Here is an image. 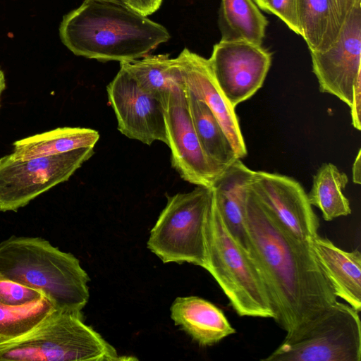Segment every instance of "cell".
Listing matches in <instances>:
<instances>
[{"instance_id":"cell-4","label":"cell","mask_w":361,"mask_h":361,"mask_svg":"<svg viewBox=\"0 0 361 361\" xmlns=\"http://www.w3.org/2000/svg\"><path fill=\"white\" fill-rule=\"evenodd\" d=\"M116 349L85 324L81 312L56 309L25 334L0 341V361H118Z\"/></svg>"},{"instance_id":"cell-20","label":"cell","mask_w":361,"mask_h":361,"mask_svg":"<svg viewBox=\"0 0 361 361\" xmlns=\"http://www.w3.org/2000/svg\"><path fill=\"white\" fill-rule=\"evenodd\" d=\"M188 109L201 147L209 160L224 171L238 159L221 124L209 108L185 87Z\"/></svg>"},{"instance_id":"cell-32","label":"cell","mask_w":361,"mask_h":361,"mask_svg":"<svg viewBox=\"0 0 361 361\" xmlns=\"http://www.w3.org/2000/svg\"><path fill=\"white\" fill-rule=\"evenodd\" d=\"M97 1L111 2V3L121 4V5L126 6H127V4H128L127 0H97Z\"/></svg>"},{"instance_id":"cell-24","label":"cell","mask_w":361,"mask_h":361,"mask_svg":"<svg viewBox=\"0 0 361 361\" xmlns=\"http://www.w3.org/2000/svg\"><path fill=\"white\" fill-rule=\"evenodd\" d=\"M56 310L45 296L35 302L20 307L0 303V341L18 338L39 324Z\"/></svg>"},{"instance_id":"cell-16","label":"cell","mask_w":361,"mask_h":361,"mask_svg":"<svg viewBox=\"0 0 361 361\" xmlns=\"http://www.w3.org/2000/svg\"><path fill=\"white\" fill-rule=\"evenodd\" d=\"M315 257L337 298L361 310V253L345 251L317 235L311 241Z\"/></svg>"},{"instance_id":"cell-22","label":"cell","mask_w":361,"mask_h":361,"mask_svg":"<svg viewBox=\"0 0 361 361\" xmlns=\"http://www.w3.org/2000/svg\"><path fill=\"white\" fill-rule=\"evenodd\" d=\"M218 24L221 40L262 45L268 20L253 0H221Z\"/></svg>"},{"instance_id":"cell-33","label":"cell","mask_w":361,"mask_h":361,"mask_svg":"<svg viewBox=\"0 0 361 361\" xmlns=\"http://www.w3.org/2000/svg\"><path fill=\"white\" fill-rule=\"evenodd\" d=\"M255 4L259 6L263 2H264L266 0H253Z\"/></svg>"},{"instance_id":"cell-25","label":"cell","mask_w":361,"mask_h":361,"mask_svg":"<svg viewBox=\"0 0 361 361\" xmlns=\"http://www.w3.org/2000/svg\"><path fill=\"white\" fill-rule=\"evenodd\" d=\"M44 296L39 290L0 276V303L20 307L38 301Z\"/></svg>"},{"instance_id":"cell-6","label":"cell","mask_w":361,"mask_h":361,"mask_svg":"<svg viewBox=\"0 0 361 361\" xmlns=\"http://www.w3.org/2000/svg\"><path fill=\"white\" fill-rule=\"evenodd\" d=\"M264 361H360L359 312L338 300L287 332Z\"/></svg>"},{"instance_id":"cell-17","label":"cell","mask_w":361,"mask_h":361,"mask_svg":"<svg viewBox=\"0 0 361 361\" xmlns=\"http://www.w3.org/2000/svg\"><path fill=\"white\" fill-rule=\"evenodd\" d=\"M170 311L175 325L200 345H212L235 333L224 312L200 297H178Z\"/></svg>"},{"instance_id":"cell-1","label":"cell","mask_w":361,"mask_h":361,"mask_svg":"<svg viewBox=\"0 0 361 361\" xmlns=\"http://www.w3.org/2000/svg\"><path fill=\"white\" fill-rule=\"evenodd\" d=\"M249 253L264 281L274 319L288 332L337 301L310 241L290 234L249 188L245 200Z\"/></svg>"},{"instance_id":"cell-7","label":"cell","mask_w":361,"mask_h":361,"mask_svg":"<svg viewBox=\"0 0 361 361\" xmlns=\"http://www.w3.org/2000/svg\"><path fill=\"white\" fill-rule=\"evenodd\" d=\"M166 197V204L150 231L148 249L164 263L188 262L206 269L205 230L212 188L197 186Z\"/></svg>"},{"instance_id":"cell-12","label":"cell","mask_w":361,"mask_h":361,"mask_svg":"<svg viewBox=\"0 0 361 361\" xmlns=\"http://www.w3.org/2000/svg\"><path fill=\"white\" fill-rule=\"evenodd\" d=\"M106 92L118 130L123 135L147 145L155 141L167 145L161 101L144 92L122 68L107 85Z\"/></svg>"},{"instance_id":"cell-13","label":"cell","mask_w":361,"mask_h":361,"mask_svg":"<svg viewBox=\"0 0 361 361\" xmlns=\"http://www.w3.org/2000/svg\"><path fill=\"white\" fill-rule=\"evenodd\" d=\"M250 188L295 238L311 241L318 235L319 218L298 181L279 173L254 171Z\"/></svg>"},{"instance_id":"cell-2","label":"cell","mask_w":361,"mask_h":361,"mask_svg":"<svg viewBox=\"0 0 361 361\" xmlns=\"http://www.w3.org/2000/svg\"><path fill=\"white\" fill-rule=\"evenodd\" d=\"M59 33L75 55L102 62L141 59L171 38L164 26L147 16L121 4L97 0H85L64 16Z\"/></svg>"},{"instance_id":"cell-29","label":"cell","mask_w":361,"mask_h":361,"mask_svg":"<svg viewBox=\"0 0 361 361\" xmlns=\"http://www.w3.org/2000/svg\"><path fill=\"white\" fill-rule=\"evenodd\" d=\"M343 25L352 11L357 5L361 4V0H331Z\"/></svg>"},{"instance_id":"cell-19","label":"cell","mask_w":361,"mask_h":361,"mask_svg":"<svg viewBox=\"0 0 361 361\" xmlns=\"http://www.w3.org/2000/svg\"><path fill=\"white\" fill-rule=\"evenodd\" d=\"M99 139V132L92 128H58L15 142L10 155L16 159L55 155L81 147H94Z\"/></svg>"},{"instance_id":"cell-21","label":"cell","mask_w":361,"mask_h":361,"mask_svg":"<svg viewBox=\"0 0 361 361\" xmlns=\"http://www.w3.org/2000/svg\"><path fill=\"white\" fill-rule=\"evenodd\" d=\"M300 35L310 51L329 49L339 36L342 24L331 0H296Z\"/></svg>"},{"instance_id":"cell-31","label":"cell","mask_w":361,"mask_h":361,"mask_svg":"<svg viewBox=\"0 0 361 361\" xmlns=\"http://www.w3.org/2000/svg\"><path fill=\"white\" fill-rule=\"evenodd\" d=\"M6 87V80L5 76L1 70H0V97L2 92Z\"/></svg>"},{"instance_id":"cell-15","label":"cell","mask_w":361,"mask_h":361,"mask_svg":"<svg viewBox=\"0 0 361 361\" xmlns=\"http://www.w3.org/2000/svg\"><path fill=\"white\" fill-rule=\"evenodd\" d=\"M253 173L240 159H237L222 171L211 187L226 226L248 252L250 243L245 221V200Z\"/></svg>"},{"instance_id":"cell-8","label":"cell","mask_w":361,"mask_h":361,"mask_svg":"<svg viewBox=\"0 0 361 361\" xmlns=\"http://www.w3.org/2000/svg\"><path fill=\"white\" fill-rule=\"evenodd\" d=\"M94 147L26 159H0V212L17 211L42 193L68 180L94 154Z\"/></svg>"},{"instance_id":"cell-10","label":"cell","mask_w":361,"mask_h":361,"mask_svg":"<svg viewBox=\"0 0 361 361\" xmlns=\"http://www.w3.org/2000/svg\"><path fill=\"white\" fill-rule=\"evenodd\" d=\"M310 52L319 90L334 95L350 108L355 86L361 82V4L352 10L329 49Z\"/></svg>"},{"instance_id":"cell-26","label":"cell","mask_w":361,"mask_h":361,"mask_svg":"<svg viewBox=\"0 0 361 361\" xmlns=\"http://www.w3.org/2000/svg\"><path fill=\"white\" fill-rule=\"evenodd\" d=\"M259 7L278 16L292 31L300 35L296 0H266Z\"/></svg>"},{"instance_id":"cell-30","label":"cell","mask_w":361,"mask_h":361,"mask_svg":"<svg viewBox=\"0 0 361 361\" xmlns=\"http://www.w3.org/2000/svg\"><path fill=\"white\" fill-rule=\"evenodd\" d=\"M361 150H358L357 154L352 167V179L355 184L360 185L361 183Z\"/></svg>"},{"instance_id":"cell-3","label":"cell","mask_w":361,"mask_h":361,"mask_svg":"<svg viewBox=\"0 0 361 361\" xmlns=\"http://www.w3.org/2000/svg\"><path fill=\"white\" fill-rule=\"evenodd\" d=\"M0 276L42 291L59 310L81 312L88 302L89 277L79 260L41 238L0 243Z\"/></svg>"},{"instance_id":"cell-27","label":"cell","mask_w":361,"mask_h":361,"mask_svg":"<svg viewBox=\"0 0 361 361\" xmlns=\"http://www.w3.org/2000/svg\"><path fill=\"white\" fill-rule=\"evenodd\" d=\"M127 6L137 13L148 16L156 12L163 0H127Z\"/></svg>"},{"instance_id":"cell-5","label":"cell","mask_w":361,"mask_h":361,"mask_svg":"<svg viewBox=\"0 0 361 361\" xmlns=\"http://www.w3.org/2000/svg\"><path fill=\"white\" fill-rule=\"evenodd\" d=\"M206 270L241 317L274 318L264 281L250 253L233 238L213 197L205 230Z\"/></svg>"},{"instance_id":"cell-18","label":"cell","mask_w":361,"mask_h":361,"mask_svg":"<svg viewBox=\"0 0 361 361\" xmlns=\"http://www.w3.org/2000/svg\"><path fill=\"white\" fill-rule=\"evenodd\" d=\"M120 68L126 71L144 92L161 102L171 92L185 89L176 59L169 58L168 54H148L132 61L120 62Z\"/></svg>"},{"instance_id":"cell-28","label":"cell","mask_w":361,"mask_h":361,"mask_svg":"<svg viewBox=\"0 0 361 361\" xmlns=\"http://www.w3.org/2000/svg\"><path fill=\"white\" fill-rule=\"evenodd\" d=\"M350 109L352 124L353 127L360 130L361 129L360 111H361V82H359L353 92V99Z\"/></svg>"},{"instance_id":"cell-23","label":"cell","mask_w":361,"mask_h":361,"mask_svg":"<svg viewBox=\"0 0 361 361\" xmlns=\"http://www.w3.org/2000/svg\"><path fill=\"white\" fill-rule=\"evenodd\" d=\"M348 183L346 173L332 163L322 164L314 174L307 197L311 205L322 212L325 221L351 214L349 200L343 193Z\"/></svg>"},{"instance_id":"cell-14","label":"cell","mask_w":361,"mask_h":361,"mask_svg":"<svg viewBox=\"0 0 361 361\" xmlns=\"http://www.w3.org/2000/svg\"><path fill=\"white\" fill-rule=\"evenodd\" d=\"M186 88L212 111L228 136L238 159L247 150L235 108L228 102L212 73L209 61L187 48L175 58Z\"/></svg>"},{"instance_id":"cell-11","label":"cell","mask_w":361,"mask_h":361,"mask_svg":"<svg viewBox=\"0 0 361 361\" xmlns=\"http://www.w3.org/2000/svg\"><path fill=\"white\" fill-rule=\"evenodd\" d=\"M185 91L171 92L162 101L171 166L184 180L211 188L223 171L209 160L201 147L190 118Z\"/></svg>"},{"instance_id":"cell-9","label":"cell","mask_w":361,"mask_h":361,"mask_svg":"<svg viewBox=\"0 0 361 361\" xmlns=\"http://www.w3.org/2000/svg\"><path fill=\"white\" fill-rule=\"evenodd\" d=\"M213 76L228 102L235 108L262 86L271 54L245 40H220L208 59Z\"/></svg>"}]
</instances>
